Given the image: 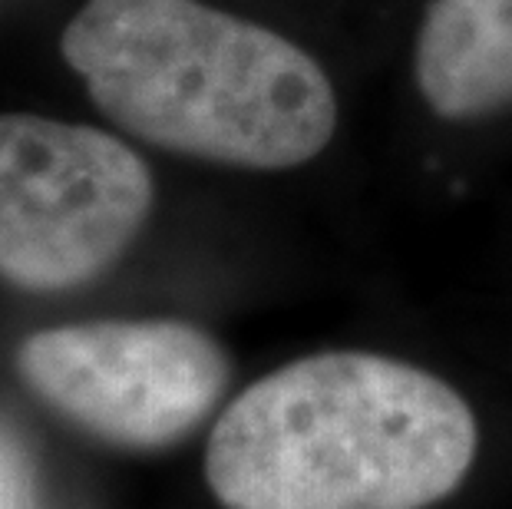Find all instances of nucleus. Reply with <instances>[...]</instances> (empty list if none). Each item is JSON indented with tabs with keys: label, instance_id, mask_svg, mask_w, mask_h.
<instances>
[{
	"label": "nucleus",
	"instance_id": "1",
	"mask_svg": "<svg viewBox=\"0 0 512 509\" xmlns=\"http://www.w3.org/2000/svg\"><path fill=\"white\" fill-rule=\"evenodd\" d=\"M476 450L470 404L437 374L324 351L228 404L205 480L225 509H430L460 490Z\"/></svg>",
	"mask_w": 512,
	"mask_h": 509
},
{
	"label": "nucleus",
	"instance_id": "2",
	"mask_svg": "<svg viewBox=\"0 0 512 509\" xmlns=\"http://www.w3.org/2000/svg\"><path fill=\"white\" fill-rule=\"evenodd\" d=\"M60 50L110 123L179 156L294 169L337 126L308 50L202 0H86Z\"/></svg>",
	"mask_w": 512,
	"mask_h": 509
},
{
	"label": "nucleus",
	"instance_id": "3",
	"mask_svg": "<svg viewBox=\"0 0 512 509\" xmlns=\"http://www.w3.org/2000/svg\"><path fill=\"white\" fill-rule=\"evenodd\" d=\"M152 209V172L103 129L0 116V278L63 291L103 275Z\"/></svg>",
	"mask_w": 512,
	"mask_h": 509
},
{
	"label": "nucleus",
	"instance_id": "4",
	"mask_svg": "<svg viewBox=\"0 0 512 509\" xmlns=\"http://www.w3.org/2000/svg\"><path fill=\"white\" fill-rule=\"evenodd\" d=\"M20 377L73 424L123 447H166L219 404L228 357L182 321H93L40 331Z\"/></svg>",
	"mask_w": 512,
	"mask_h": 509
},
{
	"label": "nucleus",
	"instance_id": "5",
	"mask_svg": "<svg viewBox=\"0 0 512 509\" xmlns=\"http://www.w3.org/2000/svg\"><path fill=\"white\" fill-rule=\"evenodd\" d=\"M413 77L443 119H476L512 106V0H430Z\"/></svg>",
	"mask_w": 512,
	"mask_h": 509
},
{
	"label": "nucleus",
	"instance_id": "6",
	"mask_svg": "<svg viewBox=\"0 0 512 509\" xmlns=\"http://www.w3.org/2000/svg\"><path fill=\"white\" fill-rule=\"evenodd\" d=\"M0 509H30V483L20 453L0 433Z\"/></svg>",
	"mask_w": 512,
	"mask_h": 509
}]
</instances>
